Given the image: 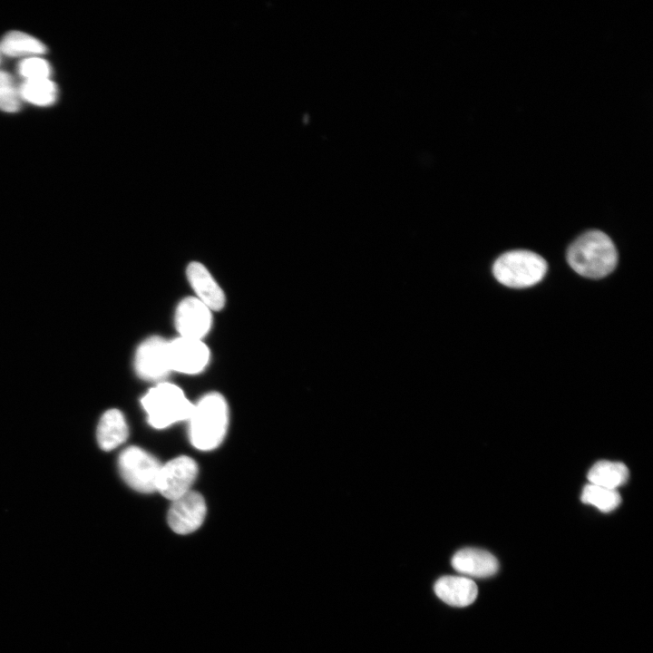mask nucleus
Segmentation results:
<instances>
[{"mask_svg": "<svg viewBox=\"0 0 653 653\" xmlns=\"http://www.w3.org/2000/svg\"><path fill=\"white\" fill-rule=\"evenodd\" d=\"M620 496L617 490L609 489L592 483L584 486L581 501L590 504L603 512L615 510L620 503Z\"/></svg>", "mask_w": 653, "mask_h": 653, "instance_id": "obj_18", "label": "nucleus"}, {"mask_svg": "<svg viewBox=\"0 0 653 653\" xmlns=\"http://www.w3.org/2000/svg\"><path fill=\"white\" fill-rule=\"evenodd\" d=\"M171 371L187 375L201 372L209 363L210 350L200 339L179 336L169 341Z\"/></svg>", "mask_w": 653, "mask_h": 653, "instance_id": "obj_9", "label": "nucleus"}, {"mask_svg": "<svg viewBox=\"0 0 653 653\" xmlns=\"http://www.w3.org/2000/svg\"><path fill=\"white\" fill-rule=\"evenodd\" d=\"M629 477L626 465L619 462L599 461L593 464L588 473L590 483L617 490Z\"/></svg>", "mask_w": 653, "mask_h": 653, "instance_id": "obj_15", "label": "nucleus"}, {"mask_svg": "<svg viewBox=\"0 0 653 653\" xmlns=\"http://www.w3.org/2000/svg\"><path fill=\"white\" fill-rule=\"evenodd\" d=\"M198 474L196 462L185 455L176 457L161 465L156 482V491L174 501L189 491Z\"/></svg>", "mask_w": 653, "mask_h": 653, "instance_id": "obj_6", "label": "nucleus"}, {"mask_svg": "<svg viewBox=\"0 0 653 653\" xmlns=\"http://www.w3.org/2000/svg\"><path fill=\"white\" fill-rule=\"evenodd\" d=\"M190 420V440L202 451L218 447L223 441L229 424V408L219 393L204 395L194 405Z\"/></svg>", "mask_w": 653, "mask_h": 653, "instance_id": "obj_2", "label": "nucleus"}, {"mask_svg": "<svg viewBox=\"0 0 653 653\" xmlns=\"http://www.w3.org/2000/svg\"><path fill=\"white\" fill-rule=\"evenodd\" d=\"M186 275L196 298L211 311L224 307V292L204 265L197 261L190 263Z\"/></svg>", "mask_w": 653, "mask_h": 653, "instance_id": "obj_11", "label": "nucleus"}, {"mask_svg": "<svg viewBox=\"0 0 653 653\" xmlns=\"http://www.w3.org/2000/svg\"><path fill=\"white\" fill-rule=\"evenodd\" d=\"M453 569L469 577L487 578L499 570L497 559L489 551L477 548H464L452 558Z\"/></svg>", "mask_w": 653, "mask_h": 653, "instance_id": "obj_12", "label": "nucleus"}, {"mask_svg": "<svg viewBox=\"0 0 653 653\" xmlns=\"http://www.w3.org/2000/svg\"><path fill=\"white\" fill-rule=\"evenodd\" d=\"M174 321L180 336L202 340L210 330L212 314L201 301L190 297L179 303Z\"/></svg>", "mask_w": 653, "mask_h": 653, "instance_id": "obj_10", "label": "nucleus"}, {"mask_svg": "<svg viewBox=\"0 0 653 653\" xmlns=\"http://www.w3.org/2000/svg\"><path fill=\"white\" fill-rule=\"evenodd\" d=\"M161 465L156 457L138 446L125 448L118 459L119 471L124 482L143 493L156 491Z\"/></svg>", "mask_w": 653, "mask_h": 653, "instance_id": "obj_5", "label": "nucleus"}, {"mask_svg": "<svg viewBox=\"0 0 653 653\" xmlns=\"http://www.w3.org/2000/svg\"><path fill=\"white\" fill-rule=\"evenodd\" d=\"M1 53L8 56L43 54L45 46L34 37L18 31L6 34L0 43Z\"/></svg>", "mask_w": 653, "mask_h": 653, "instance_id": "obj_16", "label": "nucleus"}, {"mask_svg": "<svg viewBox=\"0 0 653 653\" xmlns=\"http://www.w3.org/2000/svg\"><path fill=\"white\" fill-rule=\"evenodd\" d=\"M546 271V261L540 255L528 250L506 252L495 260L492 267L495 278L501 284L513 288L537 284Z\"/></svg>", "mask_w": 653, "mask_h": 653, "instance_id": "obj_4", "label": "nucleus"}, {"mask_svg": "<svg viewBox=\"0 0 653 653\" xmlns=\"http://www.w3.org/2000/svg\"><path fill=\"white\" fill-rule=\"evenodd\" d=\"M134 367L142 379L157 381L171 371L169 341L161 336H151L138 346L134 356Z\"/></svg>", "mask_w": 653, "mask_h": 653, "instance_id": "obj_7", "label": "nucleus"}, {"mask_svg": "<svg viewBox=\"0 0 653 653\" xmlns=\"http://www.w3.org/2000/svg\"><path fill=\"white\" fill-rule=\"evenodd\" d=\"M434 592L446 604L462 608L471 605L475 600L478 588L469 578L443 576L435 582Z\"/></svg>", "mask_w": 653, "mask_h": 653, "instance_id": "obj_13", "label": "nucleus"}, {"mask_svg": "<svg viewBox=\"0 0 653 653\" xmlns=\"http://www.w3.org/2000/svg\"><path fill=\"white\" fill-rule=\"evenodd\" d=\"M0 54H1V51H0Z\"/></svg>", "mask_w": 653, "mask_h": 653, "instance_id": "obj_21", "label": "nucleus"}, {"mask_svg": "<svg viewBox=\"0 0 653 653\" xmlns=\"http://www.w3.org/2000/svg\"><path fill=\"white\" fill-rule=\"evenodd\" d=\"M141 402L148 414L149 424L157 429L189 419L194 408L183 391L170 383L151 388Z\"/></svg>", "mask_w": 653, "mask_h": 653, "instance_id": "obj_3", "label": "nucleus"}, {"mask_svg": "<svg viewBox=\"0 0 653 653\" xmlns=\"http://www.w3.org/2000/svg\"><path fill=\"white\" fill-rule=\"evenodd\" d=\"M20 93L10 73L0 71V110L15 112L20 109Z\"/></svg>", "mask_w": 653, "mask_h": 653, "instance_id": "obj_19", "label": "nucleus"}, {"mask_svg": "<svg viewBox=\"0 0 653 653\" xmlns=\"http://www.w3.org/2000/svg\"><path fill=\"white\" fill-rule=\"evenodd\" d=\"M129 429L125 418L118 409H110L101 417L97 425L96 438L103 451H111L127 439Z\"/></svg>", "mask_w": 653, "mask_h": 653, "instance_id": "obj_14", "label": "nucleus"}, {"mask_svg": "<svg viewBox=\"0 0 653 653\" xmlns=\"http://www.w3.org/2000/svg\"><path fill=\"white\" fill-rule=\"evenodd\" d=\"M204 498L195 491H189L172 501L168 512V522L178 534H189L198 530L206 516Z\"/></svg>", "mask_w": 653, "mask_h": 653, "instance_id": "obj_8", "label": "nucleus"}, {"mask_svg": "<svg viewBox=\"0 0 653 653\" xmlns=\"http://www.w3.org/2000/svg\"><path fill=\"white\" fill-rule=\"evenodd\" d=\"M567 259L578 274L590 278H600L614 270L618 253L612 240L604 232L590 230L570 244Z\"/></svg>", "mask_w": 653, "mask_h": 653, "instance_id": "obj_1", "label": "nucleus"}, {"mask_svg": "<svg viewBox=\"0 0 653 653\" xmlns=\"http://www.w3.org/2000/svg\"><path fill=\"white\" fill-rule=\"evenodd\" d=\"M20 96L24 100L39 106L52 104L57 94L56 85L49 80L34 79L25 80L19 89Z\"/></svg>", "mask_w": 653, "mask_h": 653, "instance_id": "obj_17", "label": "nucleus"}, {"mask_svg": "<svg viewBox=\"0 0 653 653\" xmlns=\"http://www.w3.org/2000/svg\"><path fill=\"white\" fill-rule=\"evenodd\" d=\"M18 72L26 80H34L48 78L51 69L45 60L39 57H30L19 63Z\"/></svg>", "mask_w": 653, "mask_h": 653, "instance_id": "obj_20", "label": "nucleus"}]
</instances>
